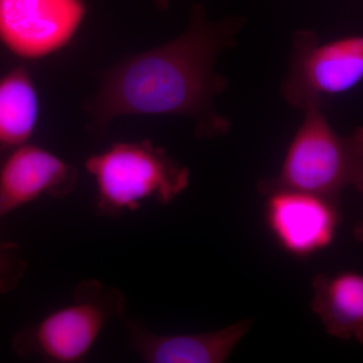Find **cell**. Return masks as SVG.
Here are the masks:
<instances>
[{"label":"cell","mask_w":363,"mask_h":363,"mask_svg":"<svg viewBox=\"0 0 363 363\" xmlns=\"http://www.w3.org/2000/svg\"><path fill=\"white\" fill-rule=\"evenodd\" d=\"M247 23L242 16L208 20L201 4L191 9L187 28L175 39L123 60L105 73L87 105L90 128L102 133L116 117L183 116L201 140L225 135L231 123L215 107L228 81L215 64L233 48Z\"/></svg>","instance_id":"6da1fadb"},{"label":"cell","mask_w":363,"mask_h":363,"mask_svg":"<svg viewBox=\"0 0 363 363\" xmlns=\"http://www.w3.org/2000/svg\"><path fill=\"white\" fill-rule=\"evenodd\" d=\"M303 113L278 175L260 180L257 191L264 196L300 191L340 201L344 189L354 186L358 191L363 183V126L340 135L322 109Z\"/></svg>","instance_id":"7a4b0ae2"},{"label":"cell","mask_w":363,"mask_h":363,"mask_svg":"<svg viewBox=\"0 0 363 363\" xmlns=\"http://www.w3.org/2000/svg\"><path fill=\"white\" fill-rule=\"evenodd\" d=\"M85 169L96 186L99 213L135 211L143 203L168 204L190 183V171L150 140L121 142L88 157Z\"/></svg>","instance_id":"3957f363"},{"label":"cell","mask_w":363,"mask_h":363,"mask_svg":"<svg viewBox=\"0 0 363 363\" xmlns=\"http://www.w3.org/2000/svg\"><path fill=\"white\" fill-rule=\"evenodd\" d=\"M125 303L118 289L85 279L74 291L69 304L18 333L14 350L21 357H37L49 362H81L112 320L123 316Z\"/></svg>","instance_id":"277c9868"},{"label":"cell","mask_w":363,"mask_h":363,"mask_svg":"<svg viewBox=\"0 0 363 363\" xmlns=\"http://www.w3.org/2000/svg\"><path fill=\"white\" fill-rule=\"evenodd\" d=\"M362 80L363 35L320 44L316 33L300 30L293 37L281 94L298 111L322 109L326 98L348 92Z\"/></svg>","instance_id":"5b68a950"},{"label":"cell","mask_w":363,"mask_h":363,"mask_svg":"<svg viewBox=\"0 0 363 363\" xmlns=\"http://www.w3.org/2000/svg\"><path fill=\"white\" fill-rule=\"evenodd\" d=\"M86 13L84 0H0V43L18 58H47L70 44Z\"/></svg>","instance_id":"8992f818"},{"label":"cell","mask_w":363,"mask_h":363,"mask_svg":"<svg viewBox=\"0 0 363 363\" xmlns=\"http://www.w3.org/2000/svg\"><path fill=\"white\" fill-rule=\"evenodd\" d=\"M266 197L267 226L286 252L305 257L331 245L342 219L340 201L291 190Z\"/></svg>","instance_id":"52a82bcc"},{"label":"cell","mask_w":363,"mask_h":363,"mask_svg":"<svg viewBox=\"0 0 363 363\" xmlns=\"http://www.w3.org/2000/svg\"><path fill=\"white\" fill-rule=\"evenodd\" d=\"M73 166L50 150L26 143L0 162V219L43 196L65 197L75 187Z\"/></svg>","instance_id":"ba28073f"},{"label":"cell","mask_w":363,"mask_h":363,"mask_svg":"<svg viewBox=\"0 0 363 363\" xmlns=\"http://www.w3.org/2000/svg\"><path fill=\"white\" fill-rule=\"evenodd\" d=\"M253 321L243 320L220 330L196 334L162 335L133 321H126L133 350L150 363L225 362L252 328Z\"/></svg>","instance_id":"9c48e42d"},{"label":"cell","mask_w":363,"mask_h":363,"mask_svg":"<svg viewBox=\"0 0 363 363\" xmlns=\"http://www.w3.org/2000/svg\"><path fill=\"white\" fill-rule=\"evenodd\" d=\"M312 311L325 330L343 340L363 344V274L344 271L312 279Z\"/></svg>","instance_id":"30bf717a"},{"label":"cell","mask_w":363,"mask_h":363,"mask_svg":"<svg viewBox=\"0 0 363 363\" xmlns=\"http://www.w3.org/2000/svg\"><path fill=\"white\" fill-rule=\"evenodd\" d=\"M40 99L30 72L11 69L0 78V149L28 143L38 125Z\"/></svg>","instance_id":"8fae6325"},{"label":"cell","mask_w":363,"mask_h":363,"mask_svg":"<svg viewBox=\"0 0 363 363\" xmlns=\"http://www.w3.org/2000/svg\"><path fill=\"white\" fill-rule=\"evenodd\" d=\"M9 150L0 149V162ZM23 272V262L9 250H0V291L6 292L13 288Z\"/></svg>","instance_id":"7c38bea8"},{"label":"cell","mask_w":363,"mask_h":363,"mask_svg":"<svg viewBox=\"0 0 363 363\" xmlns=\"http://www.w3.org/2000/svg\"><path fill=\"white\" fill-rule=\"evenodd\" d=\"M358 191H359L360 193H363V183L362 187H360ZM353 236H354L355 240L363 243V221L355 226L354 230H353Z\"/></svg>","instance_id":"4fadbf2b"},{"label":"cell","mask_w":363,"mask_h":363,"mask_svg":"<svg viewBox=\"0 0 363 363\" xmlns=\"http://www.w3.org/2000/svg\"><path fill=\"white\" fill-rule=\"evenodd\" d=\"M154 1L157 9H159L160 11H164L169 9L171 0H154Z\"/></svg>","instance_id":"5bb4252c"}]
</instances>
